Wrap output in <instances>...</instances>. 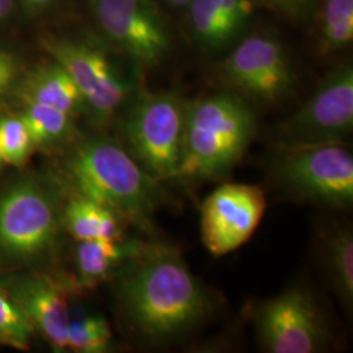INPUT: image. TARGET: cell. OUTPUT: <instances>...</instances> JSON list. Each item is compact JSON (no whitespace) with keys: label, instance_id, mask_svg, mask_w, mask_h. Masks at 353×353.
<instances>
[{"label":"cell","instance_id":"6da1fadb","mask_svg":"<svg viewBox=\"0 0 353 353\" xmlns=\"http://www.w3.org/2000/svg\"><path fill=\"white\" fill-rule=\"evenodd\" d=\"M119 296L130 327L150 345L176 341L212 313V299L176 248L156 242L127 263Z\"/></svg>","mask_w":353,"mask_h":353},{"label":"cell","instance_id":"7a4b0ae2","mask_svg":"<svg viewBox=\"0 0 353 353\" xmlns=\"http://www.w3.org/2000/svg\"><path fill=\"white\" fill-rule=\"evenodd\" d=\"M65 170L77 194L113 210L147 232L165 202L160 181L114 140L93 138L76 145Z\"/></svg>","mask_w":353,"mask_h":353},{"label":"cell","instance_id":"3957f363","mask_svg":"<svg viewBox=\"0 0 353 353\" xmlns=\"http://www.w3.org/2000/svg\"><path fill=\"white\" fill-rule=\"evenodd\" d=\"M255 117L242 99L219 93L186 103L178 178L203 181L227 176L248 150Z\"/></svg>","mask_w":353,"mask_h":353},{"label":"cell","instance_id":"277c9868","mask_svg":"<svg viewBox=\"0 0 353 353\" xmlns=\"http://www.w3.org/2000/svg\"><path fill=\"white\" fill-rule=\"evenodd\" d=\"M186 102L173 92H143L123 125L127 151L157 181L176 179L183 147Z\"/></svg>","mask_w":353,"mask_h":353},{"label":"cell","instance_id":"5b68a950","mask_svg":"<svg viewBox=\"0 0 353 353\" xmlns=\"http://www.w3.org/2000/svg\"><path fill=\"white\" fill-rule=\"evenodd\" d=\"M272 173L294 198L332 207L352 204L353 157L347 144L281 147Z\"/></svg>","mask_w":353,"mask_h":353},{"label":"cell","instance_id":"8992f818","mask_svg":"<svg viewBox=\"0 0 353 353\" xmlns=\"http://www.w3.org/2000/svg\"><path fill=\"white\" fill-rule=\"evenodd\" d=\"M353 130V70L331 71L303 108L279 128L281 147L341 143Z\"/></svg>","mask_w":353,"mask_h":353},{"label":"cell","instance_id":"52a82bcc","mask_svg":"<svg viewBox=\"0 0 353 353\" xmlns=\"http://www.w3.org/2000/svg\"><path fill=\"white\" fill-rule=\"evenodd\" d=\"M255 330L265 352L314 353L327 345L328 328L313 296L293 287L258 305Z\"/></svg>","mask_w":353,"mask_h":353},{"label":"cell","instance_id":"ba28073f","mask_svg":"<svg viewBox=\"0 0 353 353\" xmlns=\"http://www.w3.org/2000/svg\"><path fill=\"white\" fill-rule=\"evenodd\" d=\"M59 214L50 195L33 182H19L0 198V250L32 258L55 243Z\"/></svg>","mask_w":353,"mask_h":353},{"label":"cell","instance_id":"9c48e42d","mask_svg":"<svg viewBox=\"0 0 353 353\" xmlns=\"http://www.w3.org/2000/svg\"><path fill=\"white\" fill-rule=\"evenodd\" d=\"M265 212L263 190L225 183L210 194L201 210V232L207 250L223 256L250 240Z\"/></svg>","mask_w":353,"mask_h":353},{"label":"cell","instance_id":"30bf717a","mask_svg":"<svg viewBox=\"0 0 353 353\" xmlns=\"http://www.w3.org/2000/svg\"><path fill=\"white\" fill-rule=\"evenodd\" d=\"M223 75L233 88L265 103L283 99L294 80L281 43L267 36L242 41L223 63Z\"/></svg>","mask_w":353,"mask_h":353},{"label":"cell","instance_id":"8fae6325","mask_svg":"<svg viewBox=\"0 0 353 353\" xmlns=\"http://www.w3.org/2000/svg\"><path fill=\"white\" fill-rule=\"evenodd\" d=\"M46 48L54 61L74 79L94 119L108 121L126 99L128 84L106 55L84 43L67 39L46 41Z\"/></svg>","mask_w":353,"mask_h":353},{"label":"cell","instance_id":"7c38bea8","mask_svg":"<svg viewBox=\"0 0 353 353\" xmlns=\"http://www.w3.org/2000/svg\"><path fill=\"white\" fill-rule=\"evenodd\" d=\"M102 30L147 67L161 63L170 48V37L161 13L150 12L118 0H89Z\"/></svg>","mask_w":353,"mask_h":353},{"label":"cell","instance_id":"4fadbf2b","mask_svg":"<svg viewBox=\"0 0 353 353\" xmlns=\"http://www.w3.org/2000/svg\"><path fill=\"white\" fill-rule=\"evenodd\" d=\"M10 297L17 303L57 351L67 350L70 309L63 292L43 278L21 279L13 283Z\"/></svg>","mask_w":353,"mask_h":353},{"label":"cell","instance_id":"5bb4252c","mask_svg":"<svg viewBox=\"0 0 353 353\" xmlns=\"http://www.w3.org/2000/svg\"><path fill=\"white\" fill-rule=\"evenodd\" d=\"M144 246L140 241H79L76 268L81 285H94L108 278L115 268L134 259Z\"/></svg>","mask_w":353,"mask_h":353},{"label":"cell","instance_id":"9a60e30c","mask_svg":"<svg viewBox=\"0 0 353 353\" xmlns=\"http://www.w3.org/2000/svg\"><path fill=\"white\" fill-rule=\"evenodd\" d=\"M26 102H37L72 115L84 100L74 79L58 62L39 67L29 76L23 87Z\"/></svg>","mask_w":353,"mask_h":353},{"label":"cell","instance_id":"2e32d148","mask_svg":"<svg viewBox=\"0 0 353 353\" xmlns=\"http://www.w3.org/2000/svg\"><path fill=\"white\" fill-rule=\"evenodd\" d=\"M121 216L113 210L76 194L64 210L67 230L77 241L121 240Z\"/></svg>","mask_w":353,"mask_h":353},{"label":"cell","instance_id":"e0dca14e","mask_svg":"<svg viewBox=\"0 0 353 353\" xmlns=\"http://www.w3.org/2000/svg\"><path fill=\"white\" fill-rule=\"evenodd\" d=\"M326 261L332 285L345 307L353 303V236L347 228L338 229L326 241Z\"/></svg>","mask_w":353,"mask_h":353},{"label":"cell","instance_id":"ac0fdd59","mask_svg":"<svg viewBox=\"0 0 353 353\" xmlns=\"http://www.w3.org/2000/svg\"><path fill=\"white\" fill-rule=\"evenodd\" d=\"M190 21L203 48L217 50L234 38L227 24L220 0H190Z\"/></svg>","mask_w":353,"mask_h":353},{"label":"cell","instance_id":"d6986e66","mask_svg":"<svg viewBox=\"0 0 353 353\" xmlns=\"http://www.w3.org/2000/svg\"><path fill=\"white\" fill-rule=\"evenodd\" d=\"M20 115L34 145H50L65 139L71 132V115L37 102H26Z\"/></svg>","mask_w":353,"mask_h":353},{"label":"cell","instance_id":"ffe728a7","mask_svg":"<svg viewBox=\"0 0 353 353\" xmlns=\"http://www.w3.org/2000/svg\"><path fill=\"white\" fill-rule=\"evenodd\" d=\"M321 50L339 51L353 39V0H325L321 12Z\"/></svg>","mask_w":353,"mask_h":353},{"label":"cell","instance_id":"44dd1931","mask_svg":"<svg viewBox=\"0 0 353 353\" xmlns=\"http://www.w3.org/2000/svg\"><path fill=\"white\" fill-rule=\"evenodd\" d=\"M112 341V330L103 316H71L67 334V350L80 353L106 352Z\"/></svg>","mask_w":353,"mask_h":353},{"label":"cell","instance_id":"7402d4cb","mask_svg":"<svg viewBox=\"0 0 353 353\" xmlns=\"http://www.w3.org/2000/svg\"><path fill=\"white\" fill-rule=\"evenodd\" d=\"M33 325L12 299L0 292V341L17 350L29 344Z\"/></svg>","mask_w":353,"mask_h":353},{"label":"cell","instance_id":"603a6c76","mask_svg":"<svg viewBox=\"0 0 353 353\" xmlns=\"http://www.w3.org/2000/svg\"><path fill=\"white\" fill-rule=\"evenodd\" d=\"M34 143L20 117L0 118V156L3 161L21 165L30 154Z\"/></svg>","mask_w":353,"mask_h":353},{"label":"cell","instance_id":"cb8c5ba5","mask_svg":"<svg viewBox=\"0 0 353 353\" xmlns=\"http://www.w3.org/2000/svg\"><path fill=\"white\" fill-rule=\"evenodd\" d=\"M223 16L234 36L248 23L252 13L250 0H220Z\"/></svg>","mask_w":353,"mask_h":353},{"label":"cell","instance_id":"d4e9b609","mask_svg":"<svg viewBox=\"0 0 353 353\" xmlns=\"http://www.w3.org/2000/svg\"><path fill=\"white\" fill-rule=\"evenodd\" d=\"M19 76V63L12 54L0 49V99L12 89Z\"/></svg>","mask_w":353,"mask_h":353},{"label":"cell","instance_id":"484cf974","mask_svg":"<svg viewBox=\"0 0 353 353\" xmlns=\"http://www.w3.org/2000/svg\"><path fill=\"white\" fill-rule=\"evenodd\" d=\"M275 11L285 13L292 17H303L312 10L314 0H261Z\"/></svg>","mask_w":353,"mask_h":353},{"label":"cell","instance_id":"4316f807","mask_svg":"<svg viewBox=\"0 0 353 353\" xmlns=\"http://www.w3.org/2000/svg\"><path fill=\"white\" fill-rule=\"evenodd\" d=\"M118 1L125 3V4H130V6L139 7V8H143L145 11H150V12L160 13L157 6L152 0H118Z\"/></svg>","mask_w":353,"mask_h":353},{"label":"cell","instance_id":"83f0119b","mask_svg":"<svg viewBox=\"0 0 353 353\" xmlns=\"http://www.w3.org/2000/svg\"><path fill=\"white\" fill-rule=\"evenodd\" d=\"M13 0H0V20L12 12Z\"/></svg>","mask_w":353,"mask_h":353},{"label":"cell","instance_id":"f1b7e54d","mask_svg":"<svg viewBox=\"0 0 353 353\" xmlns=\"http://www.w3.org/2000/svg\"><path fill=\"white\" fill-rule=\"evenodd\" d=\"M169 3H172V4H174V6H178V7H181V6H188L190 3V0H168Z\"/></svg>","mask_w":353,"mask_h":353},{"label":"cell","instance_id":"f546056e","mask_svg":"<svg viewBox=\"0 0 353 353\" xmlns=\"http://www.w3.org/2000/svg\"><path fill=\"white\" fill-rule=\"evenodd\" d=\"M1 163H3V159H1V156H0V164H1Z\"/></svg>","mask_w":353,"mask_h":353}]
</instances>
